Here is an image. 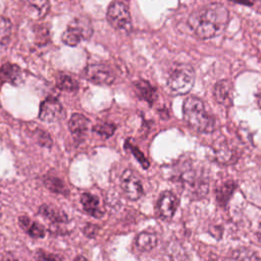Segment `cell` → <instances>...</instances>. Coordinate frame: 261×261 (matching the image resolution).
<instances>
[{
    "instance_id": "cell-9",
    "label": "cell",
    "mask_w": 261,
    "mask_h": 261,
    "mask_svg": "<svg viewBox=\"0 0 261 261\" xmlns=\"http://www.w3.org/2000/svg\"><path fill=\"white\" fill-rule=\"evenodd\" d=\"M62 105L56 98H47L41 103L39 117L46 122H54L62 115Z\"/></svg>"
},
{
    "instance_id": "cell-23",
    "label": "cell",
    "mask_w": 261,
    "mask_h": 261,
    "mask_svg": "<svg viewBox=\"0 0 261 261\" xmlns=\"http://www.w3.org/2000/svg\"><path fill=\"white\" fill-rule=\"evenodd\" d=\"M44 184L50 191L54 193L64 194V195L68 194V191L66 190L63 181L57 177H46L44 179Z\"/></svg>"
},
{
    "instance_id": "cell-26",
    "label": "cell",
    "mask_w": 261,
    "mask_h": 261,
    "mask_svg": "<svg viewBox=\"0 0 261 261\" xmlns=\"http://www.w3.org/2000/svg\"><path fill=\"white\" fill-rule=\"evenodd\" d=\"M30 5L35 8L39 17H44L49 9H50V2L49 0H28Z\"/></svg>"
},
{
    "instance_id": "cell-4",
    "label": "cell",
    "mask_w": 261,
    "mask_h": 261,
    "mask_svg": "<svg viewBox=\"0 0 261 261\" xmlns=\"http://www.w3.org/2000/svg\"><path fill=\"white\" fill-rule=\"evenodd\" d=\"M195 83V71L191 65H177L167 79V87L174 95H185L191 91Z\"/></svg>"
},
{
    "instance_id": "cell-27",
    "label": "cell",
    "mask_w": 261,
    "mask_h": 261,
    "mask_svg": "<svg viewBox=\"0 0 261 261\" xmlns=\"http://www.w3.org/2000/svg\"><path fill=\"white\" fill-rule=\"evenodd\" d=\"M34 135L37 139V142L39 145H41L42 147H46V148H51L53 142L49 136V134L41 128H37L34 130Z\"/></svg>"
},
{
    "instance_id": "cell-15",
    "label": "cell",
    "mask_w": 261,
    "mask_h": 261,
    "mask_svg": "<svg viewBox=\"0 0 261 261\" xmlns=\"http://www.w3.org/2000/svg\"><path fill=\"white\" fill-rule=\"evenodd\" d=\"M19 225L22 227V229L32 238L41 239L45 236V229L44 227L37 221L32 220L28 216H20L18 218Z\"/></svg>"
},
{
    "instance_id": "cell-32",
    "label": "cell",
    "mask_w": 261,
    "mask_h": 261,
    "mask_svg": "<svg viewBox=\"0 0 261 261\" xmlns=\"http://www.w3.org/2000/svg\"><path fill=\"white\" fill-rule=\"evenodd\" d=\"M234 3H239V4H243V5H248L251 6L254 4V0H230Z\"/></svg>"
},
{
    "instance_id": "cell-12",
    "label": "cell",
    "mask_w": 261,
    "mask_h": 261,
    "mask_svg": "<svg viewBox=\"0 0 261 261\" xmlns=\"http://www.w3.org/2000/svg\"><path fill=\"white\" fill-rule=\"evenodd\" d=\"M0 80L3 83L18 85L22 81V70L16 64L5 63L0 67Z\"/></svg>"
},
{
    "instance_id": "cell-13",
    "label": "cell",
    "mask_w": 261,
    "mask_h": 261,
    "mask_svg": "<svg viewBox=\"0 0 261 261\" xmlns=\"http://www.w3.org/2000/svg\"><path fill=\"white\" fill-rule=\"evenodd\" d=\"M81 203H82L84 211L87 214H89L93 217H96V218L102 217L103 211L100 208L99 199L96 196H94L90 193H84L81 197Z\"/></svg>"
},
{
    "instance_id": "cell-6",
    "label": "cell",
    "mask_w": 261,
    "mask_h": 261,
    "mask_svg": "<svg viewBox=\"0 0 261 261\" xmlns=\"http://www.w3.org/2000/svg\"><path fill=\"white\" fill-rule=\"evenodd\" d=\"M120 187L124 196L130 201H136L143 196L144 190L142 182L130 169H125L122 172L120 176Z\"/></svg>"
},
{
    "instance_id": "cell-11",
    "label": "cell",
    "mask_w": 261,
    "mask_h": 261,
    "mask_svg": "<svg viewBox=\"0 0 261 261\" xmlns=\"http://www.w3.org/2000/svg\"><path fill=\"white\" fill-rule=\"evenodd\" d=\"M89 119L81 113H74L71 115L68 127L75 141L81 142L84 140L89 126Z\"/></svg>"
},
{
    "instance_id": "cell-22",
    "label": "cell",
    "mask_w": 261,
    "mask_h": 261,
    "mask_svg": "<svg viewBox=\"0 0 261 261\" xmlns=\"http://www.w3.org/2000/svg\"><path fill=\"white\" fill-rule=\"evenodd\" d=\"M61 40L64 44L73 47V46H76L83 40V38L74 29L68 25L67 29L63 32L61 36Z\"/></svg>"
},
{
    "instance_id": "cell-16",
    "label": "cell",
    "mask_w": 261,
    "mask_h": 261,
    "mask_svg": "<svg viewBox=\"0 0 261 261\" xmlns=\"http://www.w3.org/2000/svg\"><path fill=\"white\" fill-rule=\"evenodd\" d=\"M135 89L137 95L143 99L144 101L148 102L150 105L154 103L157 98V92L152 85L147 81H139L135 84Z\"/></svg>"
},
{
    "instance_id": "cell-5",
    "label": "cell",
    "mask_w": 261,
    "mask_h": 261,
    "mask_svg": "<svg viewBox=\"0 0 261 261\" xmlns=\"http://www.w3.org/2000/svg\"><path fill=\"white\" fill-rule=\"evenodd\" d=\"M107 20L116 30L128 32L132 29V19L127 7L118 1L110 4L107 10Z\"/></svg>"
},
{
    "instance_id": "cell-17",
    "label": "cell",
    "mask_w": 261,
    "mask_h": 261,
    "mask_svg": "<svg viewBox=\"0 0 261 261\" xmlns=\"http://www.w3.org/2000/svg\"><path fill=\"white\" fill-rule=\"evenodd\" d=\"M68 25L74 29L82 36L83 40H89L93 35V27L88 17H75L71 20V22Z\"/></svg>"
},
{
    "instance_id": "cell-19",
    "label": "cell",
    "mask_w": 261,
    "mask_h": 261,
    "mask_svg": "<svg viewBox=\"0 0 261 261\" xmlns=\"http://www.w3.org/2000/svg\"><path fill=\"white\" fill-rule=\"evenodd\" d=\"M39 213L51 221H55V222H67L68 221L67 215L64 212L57 210L56 208H54L50 205H47V204H43L42 206H40Z\"/></svg>"
},
{
    "instance_id": "cell-18",
    "label": "cell",
    "mask_w": 261,
    "mask_h": 261,
    "mask_svg": "<svg viewBox=\"0 0 261 261\" xmlns=\"http://www.w3.org/2000/svg\"><path fill=\"white\" fill-rule=\"evenodd\" d=\"M236 188H237V185L233 180H226L217 187L216 199H217V202L219 203V205H221V206L226 205V203L230 199L232 193L234 192Z\"/></svg>"
},
{
    "instance_id": "cell-8",
    "label": "cell",
    "mask_w": 261,
    "mask_h": 261,
    "mask_svg": "<svg viewBox=\"0 0 261 261\" xmlns=\"http://www.w3.org/2000/svg\"><path fill=\"white\" fill-rule=\"evenodd\" d=\"M178 198L172 192H163L157 201L156 209L158 215L164 220H170L178 207Z\"/></svg>"
},
{
    "instance_id": "cell-10",
    "label": "cell",
    "mask_w": 261,
    "mask_h": 261,
    "mask_svg": "<svg viewBox=\"0 0 261 261\" xmlns=\"http://www.w3.org/2000/svg\"><path fill=\"white\" fill-rule=\"evenodd\" d=\"M213 95L217 103L229 107L232 104V85L227 80L219 81L215 84Z\"/></svg>"
},
{
    "instance_id": "cell-1",
    "label": "cell",
    "mask_w": 261,
    "mask_h": 261,
    "mask_svg": "<svg viewBox=\"0 0 261 261\" xmlns=\"http://www.w3.org/2000/svg\"><path fill=\"white\" fill-rule=\"evenodd\" d=\"M228 18L229 13L224 5L211 3L195 10L190 15L188 23L199 38L210 39L225 29Z\"/></svg>"
},
{
    "instance_id": "cell-30",
    "label": "cell",
    "mask_w": 261,
    "mask_h": 261,
    "mask_svg": "<svg viewBox=\"0 0 261 261\" xmlns=\"http://www.w3.org/2000/svg\"><path fill=\"white\" fill-rule=\"evenodd\" d=\"M84 233L88 237V238H94V236L96 234V232L98 231V226L94 225V224H87L84 229H83Z\"/></svg>"
},
{
    "instance_id": "cell-2",
    "label": "cell",
    "mask_w": 261,
    "mask_h": 261,
    "mask_svg": "<svg viewBox=\"0 0 261 261\" xmlns=\"http://www.w3.org/2000/svg\"><path fill=\"white\" fill-rule=\"evenodd\" d=\"M182 114L186 122L200 133H211L215 128V118L205 108L203 101L197 97H188L182 105Z\"/></svg>"
},
{
    "instance_id": "cell-20",
    "label": "cell",
    "mask_w": 261,
    "mask_h": 261,
    "mask_svg": "<svg viewBox=\"0 0 261 261\" xmlns=\"http://www.w3.org/2000/svg\"><path fill=\"white\" fill-rule=\"evenodd\" d=\"M216 160L223 164H232L237 160L236 152L226 145H220L216 150Z\"/></svg>"
},
{
    "instance_id": "cell-3",
    "label": "cell",
    "mask_w": 261,
    "mask_h": 261,
    "mask_svg": "<svg viewBox=\"0 0 261 261\" xmlns=\"http://www.w3.org/2000/svg\"><path fill=\"white\" fill-rule=\"evenodd\" d=\"M175 177L182 189L186 190L193 199L203 198L208 193V181L204 173L195 168L192 163L186 162V164L179 168Z\"/></svg>"
},
{
    "instance_id": "cell-24",
    "label": "cell",
    "mask_w": 261,
    "mask_h": 261,
    "mask_svg": "<svg viewBox=\"0 0 261 261\" xmlns=\"http://www.w3.org/2000/svg\"><path fill=\"white\" fill-rule=\"evenodd\" d=\"M115 124L110 123V122H104V123H99L93 127V130L98 134L101 138L103 139H108L111 137L114 132H115Z\"/></svg>"
},
{
    "instance_id": "cell-34",
    "label": "cell",
    "mask_w": 261,
    "mask_h": 261,
    "mask_svg": "<svg viewBox=\"0 0 261 261\" xmlns=\"http://www.w3.org/2000/svg\"><path fill=\"white\" fill-rule=\"evenodd\" d=\"M258 240L261 242V225H260V228H259V231H258Z\"/></svg>"
},
{
    "instance_id": "cell-33",
    "label": "cell",
    "mask_w": 261,
    "mask_h": 261,
    "mask_svg": "<svg viewBox=\"0 0 261 261\" xmlns=\"http://www.w3.org/2000/svg\"><path fill=\"white\" fill-rule=\"evenodd\" d=\"M258 105L261 107V92L258 95Z\"/></svg>"
},
{
    "instance_id": "cell-14",
    "label": "cell",
    "mask_w": 261,
    "mask_h": 261,
    "mask_svg": "<svg viewBox=\"0 0 261 261\" xmlns=\"http://www.w3.org/2000/svg\"><path fill=\"white\" fill-rule=\"evenodd\" d=\"M158 244V237L152 231H142L140 232L136 240L135 246L141 252H148L154 249Z\"/></svg>"
},
{
    "instance_id": "cell-31",
    "label": "cell",
    "mask_w": 261,
    "mask_h": 261,
    "mask_svg": "<svg viewBox=\"0 0 261 261\" xmlns=\"http://www.w3.org/2000/svg\"><path fill=\"white\" fill-rule=\"evenodd\" d=\"M39 259H50V260H55V259H60L59 256H55V255H48L47 253H40L39 254Z\"/></svg>"
},
{
    "instance_id": "cell-29",
    "label": "cell",
    "mask_w": 261,
    "mask_h": 261,
    "mask_svg": "<svg viewBox=\"0 0 261 261\" xmlns=\"http://www.w3.org/2000/svg\"><path fill=\"white\" fill-rule=\"evenodd\" d=\"M232 258L234 259H242V260H254V259H259L257 255L254 254V252L249 251L247 249H242L238 250L233 253Z\"/></svg>"
},
{
    "instance_id": "cell-25",
    "label": "cell",
    "mask_w": 261,
    "mask_h": 261,
    "mask_svg": "<svg viewBox=\"0 0 261 261\" xmlns=\"http://www.w3.org/2000/svg\"><path fill=\"white\" fill-rule=\"evenodd\" d=\"M11 22L8 18L0 16V45L6 43L11 34Z\"/></svg>"
},
{
    "instance_id": "cell-28",
    "label": "cell",
    "mask_w": 261,
    "mask_h": 261,
    "mask_svg": "<svg viewBox=\"0 0 261 261\" xmlns=\"http://www.w3.org/2000/svg\"><path fill=\"white\" fill-rule=\"evenodd\" d=\"M125 147H127V148L132 151V153L134 154V156L137 158V160L141 163V165H142L144 168H148V167H149V161L146 159V157L144 156V154H143L136 146L132 145V144L129 143V141H127V142H125Z\"/></svg>"
},
{
    "instance_id": "cell-7",
    "label": "cell",
    "mask_w": 261,
    "mask_h": 261,
    "mask_svg": "<svg viewBox=\"0 0 261 261\" xmlns=\"http://www.w3.org/2000/svg\"><path fill=\"white\" fill-rule=\"evenodd\" d=\"M85 76L97 85H110L114 82L113 71L104 64H90L85 69Z\"/></svg>"
},
{
    "instance_id": "cell-35",
    "label": "cell",
    "mask_w": 261,
    "mask_h": 261,
    "mask_svg": "<svg viewBox=\"0 0 261 261\" xmlns=\"http://www.w3.org/2000/svg\"><path fill=\"white\" fill-rule=\"evenodd\" d=\"M74 259H75V260H79V259H83V260H86V258H85V257H83V256H77V257H75Z\"/></svg>"
},
{
    "instance_id": "cell-21",
    "label": "cell",
    "mask_w": 261,
    "mask_h": 261,
    "mask_svg": "<svg viewBox=\"0 0 261 261\" xmlns=\"http://www.w3.org/2000/svg\"><path fill=\"white\" fill-rule=\"evenodd\" d=\"M56 86L62 91H75L79 88V84L70 75L61 73L57 76Z\"/></svg>"
}]
</instances>
